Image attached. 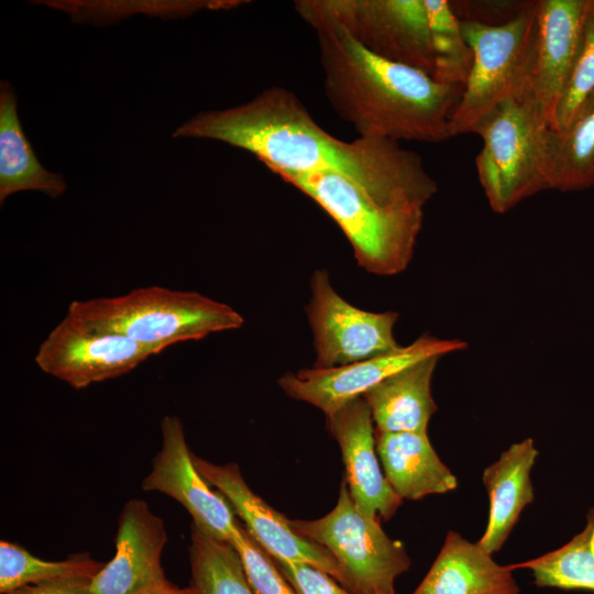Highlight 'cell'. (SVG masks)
<instances>
[{"label":"cell","mask_w":594,"mask_h":594,"mask_svg":"<svg viewBox=\"0 0 594 594\" xmlns=\"http://www.w3.org/2000/svg\"><path fill=\"white\" fill-rule=\"evenodd\" d=\"M173 138L212 139L254 154L271 172H333L372 188L409 183L427 170L399 142L381 138L340 141L327 133L292 91L272 87L251 101L202 111Z\"/></svg>","instance_id":"1"},{"label":"cell","mask_w":594,"mask_h":594,"mask_svg":"<svg viewBox=\"0 0 594 594\" xmlns=\"http://www.w3.org/2000/svg\"><path fill=\"white\" fill-rule=\"evenodd\" d=\"M316 33L326 96L359 138L428 143L452 138L450 119L463 87L378 57L342 28Z\"/></svg>","instance_id":"2"},{"label":"cell","mask_w":594,"mask_h":594,"mask_svg":"<svg viewBox=\"0 0 594 594\" xmlns=\"http://www.w3.org/2000/svg\"><path fill=\"white\" fill-rule=\"evenodd\" d=\"M274 173L315 200L342 230L359 266L380 276H394L408 267L425 207L438 191L431 176L372 188L333 172Z\"/></svg>","instance_id":"3"},{"label":"cell","mask_w":594,"mask_h":594,"mask_svg":"<svg viewBox=\"0 0 594 594\" xmlns=\"http://www.w3.org/2000/svg\"><path fill=\"white\" fill-rule=\"evenodd\" d=\"M66 316L92 329L162 350L244 324V318L224 302L197 292L162 286L139 287L120 296L74 300Z\"/></svg>","instance_id":"4"},{"label":"cell","mask_w":594,"mask_h":594,"mask_svg":"<svg viewBox=\"0 0 594 594\" xmlns=\"http://www.w3.org/2000/svg\"><path fill=\"white\" fill-rule=\"evenodd\" d=\"M536 4L501 25L460 21L473 63L450 119L451 136L473 133L498 106L521 98L530 75L538 35Z\"/></svg>","instance_id":"5"},{"label":"cell","mask_w":594,"mask_h":594,"mask_svg":"<svg viewBox=\"0 0 594 594\" xmlns=\"http://www.w3.org/2000/svg\"><path fill=\"white\" fill-rule=\"evenodd\" d=\"M295 9L315 31L342 28L374 55L435 76L426 0H298Z\"/></svg>","instance_id":"6"},{"label":"cell","mask_w":594,"mask_h":594,"mask_svg":"<svg viewBox=\"0 0 594 594\" xmlns=\"http://www.w3.org/2000/svg\"><path fill=\"white\" fill-rule=\"evenodd\" d=\"M302 538L327 549L354 594H395L397 576L410 566L403 542L389 538L381 520L363 514L354 504L344 477L337 505L315 520L289 519Z\"/></svg>","instance_id":"7"},{"label":"cell","mask_w":594,"mask_h":594,"mask_svg":"<svg viewBox=\"0 0 594 594\" xmlns=\"http://www.w3.org/2000/svg\"><path fill=\"white\" fill-rule=\"evenodd\" d=\"M546 130L530 106L518 98L503 102L474 130L482 140L475 168L494 212L505 213L547 190L542 160Z\"/></svg>","instance_id":"8"},{"label":"cell","mask_w":594,"mask_h":594,"mask_svg":"<svg viewBox=\"0 0 594 594\" xmlns=\"http://www.w3.org/2000/svg\"><path fill=\"white\" fill-rule=\"evenodd\" d=\"M306 306L316 351L315 369H333L387 354L400 348L394 337L398 312H372L344 300L326 270L310 279Z\"/></svg>","instance_id":"9"},{"label":"cell","mask_w":594,"mask_h":594,"mask_svg":"<svg viewBox=\"0 0 594 594\" xmlns=\"http://www.w3.org/2000/svg\"><path fill=\"white\" fill-rule=\"evenodd\" d=\"M162 351L65 316L42 341L34 361L44 373L81 389L122 376Z\"/></svg>","instance_id":"10"},{"label":"cell","mask_w":594,"mask_h":594,"mask_svg":"<svg viewBox=\"0 0 594 594\" xmlns=\"http://www.w3.org/2000/svg\"><path fill=\"white\" fill-rule=\"evenodd\" d=\"M465 349L462 340L425 333L406 346L373 359L333 369L310 367L286 373L278 378V385L290 398L308 403L329 416L405 367Z\"/></svg>","instance_id":"11"},{"label":"cell","mask_w":594,"mask_h":594,"mask_svg":"<svg viewBox=\"0 0 594 594\" xmlns=\"http://www.w3.org/2000/svg\"><path fill=\"white\" fill-rule=\"evenodd\" d=\"M162 444L152 469L141 486L146 492H160L182 504L193 518V525L204 534L231 543L240 522L226 498L210 484L194 464L182 420L164 416L161 420Z\"/></svg>","instance_id":"12"},{"label":"cell","mask_w":594,"mask_h":594,"mask_svg":"<svg viewBox=\"0 0 594 594\" xmlns=\"http://www.w3.org/2000/svg\"><path fill=\"white\" fill-rule=\"evenodd\" d=\"M191 458L199 473L227 499L250 535L273 559L309 564L344 587L343 574L332 554L299 536L288 518L257 496L245 483L238 464H215L195 453Z\"/></svg>","instance_id":"13"},{"label":"cell","mask_w":594,"mask_h":594,"mask_svg":"<svg viewBox=\"0 0 594 594\" xmlns=\"http://www.w3.org/2000/svg\"><path fill=\"white\" fill-rule=\"evenodd\" d=\"M586 0H538V35L530 75L521 98L547 129L579 47Z\"/></svg>","instance_id":"14"},{"label":"cell","mask_w":594,"mask_h":594,"mask_svg":"<svg viewBox=\"0 0 594 594\" xmlns=\"http://www.w3.org/2000/svg\"><path fill=\"white\" fill-rule=\"evenodd\" d=\"M330 433L339 443L351 497L356 507L375 519H391L403 499L381 470L371 409L358 397L326 416Z\"/></svg>","instance_id":"15"},{"label":"cell","mask_w":594,"mask_h":594,"mask_svg":"<svg viewBox=\"0 0 594 594\" xmlns=\"http://www.w3.org/2000/svg\"><path fill=\"white\" fill-rule=\"evenodd\" d=\"M164 521L142 499L128 501L118 518L116 553L92 579V594H132L165 579Z\"/></svg>","instance_id":"16"},{"label":"cell","mask_w":594,"mask_h":594,"mask_svg":"<svg viewBox=\"0 0 594 594\" xmlns=\"http://www.w3.org/2000/svg\"><path fill=\"white\" fill-rule=\"evenodd\" d=\"M509 565L455 531H449L430 570L413 594H518Z\"/></svg>","instance_id":"17"},{"label":"cell","mask_w":594,"mask_h":594,"mask_svg":"<svg viewBox=\"0 0 594 594\" xmlns=\"http://www.w3.org/2000/svg\"><path fill=\"white\" fill-rule=\"evenodd\" d=\"M538 457L534 440L512 444L482 475L490 508L486 529L477 544L487 553L498 551L522 509L534 501L530 471Z\"/></svg>","instance_id":"18"},{"label":"cell","mask_w":594,"mask_h":594,"mask_svg":"<svg viewBox=\"0 0 594 594\" xmlns=\"http://www.w3.org/2000/svg\"><path fill=\"white\" fill-rule=\"evenodd\" d=\"M374 435L384 475L402 499L417 501L458 486L427 432H385L375 428Z\"/></svg>","instance_id":"19"},{"label":"cell","mask_w":594,"mask_h":594,"mask_svg":"<svg viewBox=\"0 0 594 594\" xmlns=\"http://www.w3.org/2000/svg\"><path fill=\"white\" fill-rule=\"evenodd\" d=\"M441 356L421 360L388 376L362 398L376 429L385 432H427L437 405L431 380Z\"/></svg>","instance_id":"20"},{"label":"cell","mask_w":594,"mask_h":594,"mask_svg":"<svg viewBox=\"0 0 594 594\" xmlns=\"http://www.w3.org/2000/svg\"><path fill=\"white\" fill-rule=\"evenodd\" d=\"M16 96L9 82L0 86V205L19 191L37 190L52 198L65 193L59 174L47 172L37 161L16 111Z\"/></svg>","instance_id":"21"},{"label":"cell","mask_w":594,"mask_h":594,"mask_svg":"<svg viewBox=\"0 0 594 594\" xmlns=\"http://www.w3.org/2000/svg\"><path fill=\"white\" fill-rule=\"evenodd\" d=\"M542 160L547 190L594 186V99L565 128L544 131Z\"/></svg>","instance_id":"22"},{"label":"cell","mask_w":594,"mask_h":594,"mask_svg":"<svg viewBox=\"0 0 594 594\" xmlns=\"http://www.w3.org/2000/svg\"><path fill=\"white\" fill-rule=\"evenodd\" d=\"M514 571H532L539 587L594 592V508L587 513L585 528L562 547L541 557L509 565Z\"/></svg>","instance_id":"23"},{"label":"cell","mask_w":594,"mask_h":594,"mask_svg":"<svg viewBox=\"0 0 594 594\" xmlns=\"http://www.w3.org/2000/svg\"><path fill=\"white\" fill-rule=\"evenodd\" d=\"M188 552L195 594H254L231 543L217 540L193 525Z\"/></svg>","instance_id":"24"},{"label":"cell","mask_w":594,"mask_h":594,"mask_svg":"<svg viewBox=\"0 0 594 594\" xmlns=\"http://www.w3.org/2000/svg\"><path fill=\"white\" fill-rule=\"evenodd\" d=\"M105 563L88 554L74 556L63 561H45L24 548L0 542V592L8 593L29 584L64 580H92Z\"/></svg>","instance_id":"25"},{"label":"cell","mask_w":594,"mask_h":594,"mask_svg":"<svg viewBox=\"0 0 594 594\" xmlns=\"http://www.w3.org/2000/svg\"><path fill=\"white\" fill-rule=\"evenodd\" d=\"M435 53L433 78L442 84L464 87L473 55L464 40L460 21L448 0H426Z\"/></svg>","instance_id":"26"},{"label":"cell","mask_w":594,"mask_h":594,"mask_svg":"<svg viewBox=\"0 0 594 594\" xmlns=\"http://www.w3.org/2000/svg\"><path fill=\"white\" fill-rule=\"evenodd\" d=\"M594 99V0H586L576 55L561 95L553 130L565 128Z\"/></svg>","instance_id":"27"},{"label":"cell","mask_w":594,"mask_h":594,"mask_svg":"<svg viewBox=\"0 0 594 594\" xmlns=\"http://www.w3.org/2000/svg\"><path fill=\"white\" fill-rule=\"evenodd\" d=\"M254 594H297L276 566L273 558L257 543L245 527L240 525L231 541Z\"/></svg>","instance_id":"28"},{"label":"cell","mask_w":594,"mask_h":594,"mask_svg":"<svg viewBox=\"0 0 594 594\" xmlns=\"http://www.w3.org/2000/svg\"><path fill=\"white\" fill-rule=\"evenodd\" d=\"M459 21H471L487 26L504 25L529 9L537 0H448Z\"/></svg>","instance_id":"29"},{"label":"cell","mask_w":594,"mask_h":594,"mask_svg":"<svg viewBox=\"0 0 594 594\" xmlns=\"http://www.w3.org/2000/svg\"><path fill=\"white\" fill-rule=\"evenodd\" d=\"M297 594H354L327 574L309 564L273 559Z\"/></svg>","instance_id":"30"},{"label":"cell","mask_w":594,"mask_h":594,"mask_svg":"<svg viewBox=\"0 0 594 594\" xmlns=\"http://www.w3.org/2000/svg\"><path fill=\"white\" fill-rule=\"evenodd\" d=\"M92 580H64L29 584L4 594H92Z\"/></svg>","instance_id":"31"},{"label":"cell","mask_w":594,"mask_h":594,"mask_svg":"<svg viewBox=\"0 0 594 594\" xmlns=\"http://www.w3.org/2000/svg\"><path fill=\"white\" fill-rule=\"evenodd\" d=\"M132 594H195V591L190 585L187 587H178L165 578L151 583Z\"/></svg>","instance_id":"32"},{"label":"cell","mask_w":594,"mask_h":594,"mask_svg":"<svg viewBox=\"0 0 594 594\" xmlns=\"http://www.w3.org/2000/svg\"><path fill=\"white\" fill-rule=\"evenodd\" d=\"M376 594H384V593H376Z\"/></svg>","instance_id":"33"}]
</instances>
